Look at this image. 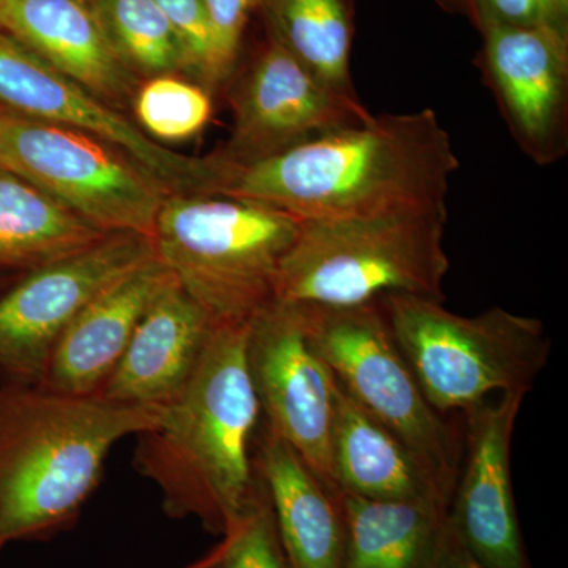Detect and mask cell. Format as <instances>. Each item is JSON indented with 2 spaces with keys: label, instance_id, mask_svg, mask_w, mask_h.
Masks as SVG:
<instances>
[{
  "label": "cell",
  "instance_id": "1",
  "mask_svg": "<svg viewBox=\"0 0 568 568\" xmlns=\"http://www.w3.org/2000/svg\"><path fill=\"white\" fill-rule=\"evenodd\" d=\"M216 160L211 194L294 219L343 220L447 204L459 160L435 111L373 115L248 163Z\"/></svg>",
  "mask_w": 568,
  "mask_h": 568
},
{
  "label": "cell",
  "instance_id": "2",
  "mask_svg": "<svg viewBox=\"0 0 568 568\" xmlns=\"http://www.w3.org/2000/svg\"><path fill=\"white\" fill-rule=\"evenodd\" d=\"M248 325H213L189 383L134 448V469L159 487L164 511L222 537L257 489L261 407L246 362Z\"/></svg>",
  "mask_w": 568,
  "mask_h": 568
},
{
  "label": "cell",
  "instance_id": "3",
  "mask_svg": "<svg viewBox=\"0 0 568 568\" xmlns=\"http://www.w3.org/2000/svg\"><path fill=\"white\" fill-rule=\"evenodd\" d=\"M163 407L0 384V549L65 529L102 481L115 444L159 424Z\"/></svg>",
  "mask_w": 568,
  "mask_h": 568
},
{
  "label": "cell",
  "instance_id": "4",
  "mask_svg": "<svg viewBox=\"0 0 568 568\" xmlns=\"http://www.w3.org/2000/svg\"><path fill=\"white\" fill-rule=\"evenodd\" d=\"M447 204L343 220H305L284 254L275 301L349 308L387 295L444 302Z\"/></svg>",
  "mask_w": 568,
  "mask_h": 568
},
{
  "label": "cell",
  "instance_id": "5",
  "mask_svg": "<svg viewBox=\"0 0 568 568\" xmlns=\"http://www.w3.org/2000/svg\"><path fill=\"white\" fill-rule=\"evenodd\" d=\"M301 220L222 194L170 193L152 244L213 324H250L274 304L284 254Z\"/></svg>",
  "mask_w": 568,
  "mask_h": 568
},
{
  "label": "cell",
  "instance_id": "6",
  "mask_svg": "<svg viewBox=\"0 0 568 568\" xmlns=\"http://www.w3.org/2000/svg\"><path fill=\"white\" fill-rule=\"evenodd\" d=\"M379 302L426 399L443 416L466 413L495 394L528 395L551 355L540 320L500 306L462 316L417 295Z\"/></svg>",
  "mask_w": 568,
  "mask_h": 568
},
{
  "label": "cell",
  "instance_id": "7",
  "mask_svg": "<svg viewBox=\"0 0 568 568\" xmlns=\"http://www.w3.org/2000/svg\"><path fill=\"white\" fill-rule=\"evenodd\" d=\"M298 306L306 334L336 383L405 444L450 504L462 463V425L429 405L396 345L381 302L349 308Z\"/></svg>",
  "mask_w": 568,
  "mask_h": 568
},
{
  "label": "cell",
  "instance_id": "8",
  "mask_svg": "<svg viewBox=\"0 0 568 568\" xmlns=\"http://www.w3.org/2000/svg\"><path fill=\"white\" fill-rule=\"evenodd\" d=\"M0 166L103 234L152 239L166 186L91 134L0 110Z\"/></svg>",
  "mask_w": 568,
  "mask_h": 568
},
{
  "label": "cell",
  "instance_id": "9",
  "mask_svg": "<svg viewBox=\"0 0 568 568\" xmlns=\"http://www.w3.org/2000/svg\"><path fill=\"white\" fill-rule=\"evenodd\" d=\"M152 239L108 234L0 291V379L41 384L52 351L97 295L155 257Z\"/></svg>",
  "mask_w": 568,
  "mask_h": 568
},
{
  "label": "cell",
  "instance_id": "10",
  "mask_svg": "<svg viewBox=\"0 0 568 568\" xmlns=\"http://www.w3.org/2000/svg\"><path fill=\"white\" fill-rule=\"evenodd\" d=\"M264 33L248 61H237L224 84L233 132L215 151L220 159L254 162L373 118L358 95L328 88L265 28Z\"/></svg>",
  "mask_w": 568,
  "mask_h": 568
},
{
  "label": "cell",
  "instance_id": "11",
  "mask_svg": "<svg viewBox=\"0 0 568 568\" xmlns=\"http://www.w3.org/2000/svg\"><path fill=\"white\" fill-rule=\"evenodd\" d=\"M0 110L91 134L125 153L170 193L211 194L215 156H190L153 141L125 112L0 31Z\"/></svg>",
  "mask_w": 568,
  "mask_h": 568
},
{
  "label": "cell",
  "instance_id": "12",
  "mask_svg": "<svg viewBox=\"0 0 568 568\" xmlns=\"http://www.w3.org/2000/svg\"><path fill=\"white\" fill-rule=\"evenodd\" d=\"M246 362L265 428L334 491L335 377L306 334L301 306L274 302L248 325Z\"/></svg>",
  "mask_w": 568,
  "mask_h": 568
},
{
  "label": "cell",
  "instance_id": "13",
  "mask_svg": "<svg viewBox=\"0 0 568 568\" xmlns=\"http://www.w3.org/2000/svg\"><path fill=\"white\" fill-rule=\"evenodd\" d=\"M525 398L504 394L463 413L462 463L447 523L485 568H530L511 480V439Z\"/></svg>",
  "mask_w": 568,
  "mask_h": 568
},
{
  "label": "cell",
  "instance_id": "14",
  "mask_svg": "<svg viewBox=\"0 0 568 568\" xmlns=\"http://www.w3.org/2000/svg\"><path fill=\"white\" fill-rule=\"evenodd\" d=\"M478 65L521 151L537 164L568 151V36L548 26H491Z\"/></svg>",
  "mask_w": 568,
  "mask_h": 568
},
{
  "label": "cell",
  "instance_id": "15",
  "mask_svg": "<svg viewBox=\"0 0 568 568\" xmlns=\"http://www.w3.org/2000/svg\"><path fill=\"white\" fill-rule=\"evenodd\" d=\"M0 31L130 115L141 81L112 50L92 0H0Z\"/></svg>",
  "mask_w": 568,
  "mask_h": 568
},
{
  "label": "cell",
  "instance_id": "16",
  "mask_svg": "<svg viewBox=\"0 0 568 568\" xmlns=\"http://www.w3.org/2000/svg\"><path fill=\"white\" fill-rule=\"evenodd\" d=\"M213 325L173 276L145 310L99 395L122 405H168L193 375Z\"/></svg>",
  "mask_w": 568,
  "mask_h": 568
},
{
  "label": "cell",
  "instance_id": "17",
  "mask_svg": "<svg viewBox=\"0 0 568 568\" xmlns=\"http://www.w3.org/2000/svg\"><path fill=\"white\" fill-rule=\"evenodd\" d=\"M171 278L155 256L97 295L59 339L41 384L62 394L99 395L145 310Z\"/></svg>",
  "mask_w": 568,
  "mask_h": 568
},
{
  "label": "cell",
  "instance_id": "18",
  "mask_svg": "<svg viewBox=\"0 0 568 568\" xmlns=\"http://www.w3.org/2000/svg\"><path fill=\"white\" fill-rule=\"evenodd\" d=\"M254 469L267 493L291 566L342 567L345 528L338 493L325 487L293 448L265 426L254 440Z\"/></svg>",
  "mask_w": 568,
  "mask_h": 568
},
{
  "label": "cell",
  "instance_id": "19",
  "mask_svg": "<svg viewBox=\"0 0 568 568\" xmlns=\"http://www.w3.org/2000/svg\"><path fill=\"white\" fill-rule=\"evenodd\" d=\"M331 459L338 493L448 510L447 497L405 444L355 405L336 381Z\"/></svg>",
  "mask_w": 568,
  "mask_h": 568
},
{
  "label": "cell",
  "instance_id": "20",
  "mask_svg": "<svg viewBox=\"0 0 568 568\" xmlns=\"http://www.w3.org/2000/svg\"><path fill=\"white\" fill-rule=\"evenodd\" d=\"M345 544L339 568H433L447 510L429 504L338 493Z\"/></svg>",
  "mask_w": 568,
  "mask_h": 568
},
{
  "label": "cell",
  "instance_id": "21",
  "mask_svg": "<svg viewBox=\"0 0 568 568\" xmlns=\"http://www.w3.org/2000/svg\"><path fill=\"white\" fill-rule=\"evenodd\" d=\"M104 235L0 166V275L26 274L81 252Z\"/></svg>",
  "mask_w": 568,
  "mask_h": 568
},
{
  "label": "cell",
  "instance_id": "22",
  "mask_svg": "<svg viewBox=\"0 0 568 568\" xmlns=\"http://www.w3.org/2000/svg\"><path fill=\"white\" fill-rule=\"evenodd\" d=\"M264 28L335 91L357 97L351 78L355 0H257Z\"/></svg>",
  "mask_w": 568,
  "mask_h": 568
},
{
  "label": "cell",
  "instance_id": "23",
  "mask_svg": "<svg viewBox=\"0 0 568 568\" xmlns=\"http://www.w3.org/2000/svg\"><path fill=\"white\" fill-rule=\"evenodd\" d=\"M106 39L140 81L156 77L189 80V63L173 26L156 0H92Z\"/></svg>",
  "mask_w": 568,
  "mask_h": 568
},
{
  "label": "cell",
  "instance_id": "24",
  "mask_svg": "<svg viewBox=\"0 0 568 568\" xmlns=\"http://www.w3.org/2000/svg\"><path fill=\"white\" fill-rule=\"evenodd\" d=\"M212 93L183 77L141 81L134 95V122L153 141L192 140L212 118Z\"/></svg>",
  "mask_w": 568,
  "mask_h": 568
},
{
  "label": "cell",
  "instance_id": "25",
  "mask_svg": "<svg viewBox=\"0 0 568 568\" xmlns=\"http://www.w3.org/2000/svg\"><path fill=\"white\" fill-rule=\"evenodd\" d=\"M257 476V474H256ZM220 568H293L280 540L263 481L242 518L223 536Z\"/></svg>",
  "mask_w": 568,
  "mask_h": 568
},
{
  "label": "cell",
  "instance_id": "26",
  "mask_svg": "<svg viewBox=\"0 0 568 568\" xmlns=\"http://www.w3.org/2000/svg\"><path fill=\"white\" fill-rule=\"evenodd\" d=\"M173 26L189 63V80L211 93L226 84L204 0H156Z\"/></svg>",
  "mask_w": 568,
  "mask_h": 568
},
{
  "label": "cell",
  "instance_id": "27",
  "mask_svg": "<svg viewBox=\"0 0 568 568\" xmlns=\"http://www.w3.org/2000/svg\"><path fill=\"white\" fill-rule=\"evenodd\" d=\"M435 2L447 13L466 18L478 32H484L491 26H521V28L548 26L556 29L549 21L540 0H435Z\"/></svg>",
  "mask_w": 568,
  "mask_h": 568
},
{
  "label": "cell",
  "instance_id": "28",
  "mask_svg": "<svg viewBox=\"0 0 568 568\" xmlns=\"http://www.w3.org/2000/svg\"><path fill=\"white\" fill-rule=\"evenodd\" d=\"M211 20L216 52L226 81L242 52L246 26L257 0H204Z\"/></svg>",
  "mask_w": 568,
  "mask_h": 568
},
{
  "label": "cell",
  "instance_id": "29",
  "mask_svg": "<svg viewBox=\"0 0 568 568\" xmlns=\"http://www.w3.org/2000/svg\"><path fill=\"white\" fill-rule=\"evenodd\" d=\"M433 568H485L477 562L469 552L463 548L458 538L452 532L450 526L446 528L443 545H440L439 556H437L435 567Z\"/></svg>",
  "mask_w": 568,
  "mask_h": 568
},
{
  "label": "cell",
  "instance_id": "30",
  "mask_svg": "<svg viewBox=\"0 0 568 568\" xmlns=\"http://www.w3.org/2000/svg\"><path fill=\"white\" fill-rule=\"evenodd\" d=\"M549 21L558 31L568 33V0H540Z\"/></svg>",
  "mask_w": 568,
  "mask_h": 568
},
{
  "label": "cell",
  "instance_id": "31",
  "mask_svg": "<svg viewBox=\"0 0 568 568\" xmlns=\"http://www.w3.org/2000/svg\"><path fill=\"white\" fill-rule=\"evenodd\" d=\"M223 555V545L219 544V547L212 549L209 555H205L203 559L194 562L193 566L186 568H220V562H222Z\"/></svg>",
  "mask_w": 568,
  "mask_h": 568
},
{
  "label": "cell",
  "instance_id": "32",
  "mask_svg": "<svg viewBox=\"0 0 568 568\" xmlns=\"http://www.w3.org/2000/svg\"><path fill=\"white\" fill-rule=\"evenodd\" d=\"M10 284V275H0V291L6 290Z\"/></svg>",
  "mask_w": 568,
  "mask_h": 568
},
{
  "label": "cell",
  "instance_id": "33",
  "mask_svg": "<svg viewBox=\"0 0 568 568\" xmlns=\"http://www.w3.org/2000/svg\"><path fill=\"white\" fill-rule=\"evenodd\" d=\"M0 551H2V549H0Z\"/></svg>",
  "mask_w": 568,
  "mask_h": 568
}]
</instances>
